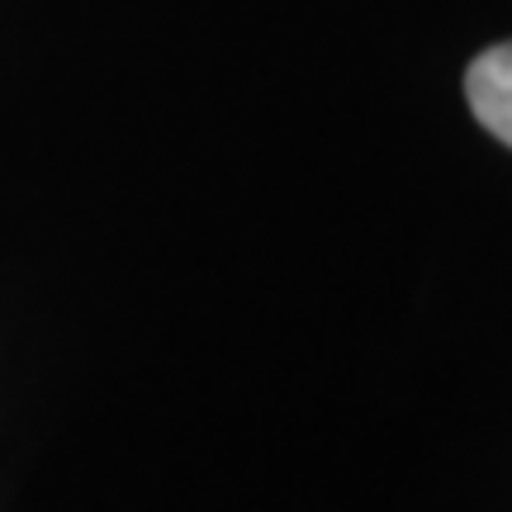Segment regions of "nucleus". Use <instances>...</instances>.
<instances>
[{
	"instance_id": "obj_1",
	"label": "nucleus",
	"mask_w": 512,
	"mask_h": 512,
	"mask_svg": "<svg viewBox=\"0 0 512 512\" xmlns=\"http://www.w3.org/2000/svg\"><path fill=\"white\" fill-rule=\"evenodd\" d=\"M465 95L475 119L498 143L512 147V43H498L489 53H479L465 72Z\"/></svg>"
}]
</instances>
